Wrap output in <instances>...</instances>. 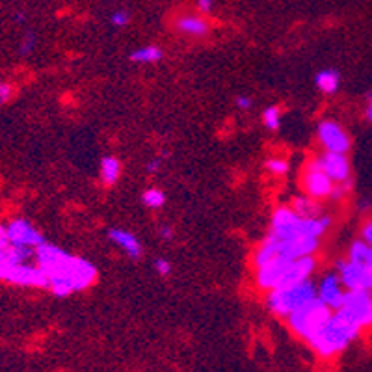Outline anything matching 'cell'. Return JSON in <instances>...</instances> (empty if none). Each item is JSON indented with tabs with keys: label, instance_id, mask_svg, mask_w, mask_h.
Returning a JSON list of instances; mask_svg holds the SVG:
<instances>
[{
	"label": "cell",
	"instance_id": "1",
	"mask_svg": "<svg viewBox=\"0 0 372 372\" xmlns=\"http://www.w3.org/2000/svg\"><path fill=\"white\" fill-rule=\"evenodd\" d=\"M36 265L47 276V288L54 296L67 298L82 293L97 281V268L84 257L73 255L60 246L43 242L34 251Z\"/></svg>",
	"mask_w": 372,
	"mask_h": 372
},
{
	"label": "cell",
	"instance_id": "2",
	"mask_svg": "<svg viewBox=\"0 0 372 372\" xmlns=\"http://www.w3.org/2000/svg\"><path fill=\"white\" fill-rule=\"evenodd\" d=\"M333 225L330 214H322L317 218H302L293 211V207H277L272 214L270 233L279 240L296 239V237H313L322 239Z\"/></svg>",
	"mask_w": 372,
	"mask_h": 372
},
{
	"label": "cell",
	"instance_id": "3",
	"mask_svg": "<svg viewBox=\"0 0 372 372\" xmlns=\"http://www.w3.org/2000/svg\"><path fill=\"white\" fill-rule=\"evenodd\" d=\"M359 331L361 328L354 324L345 313L333 311L328 322L309 340V345L319 356L333 357L346 350L352 345V340L357 339Z\"/></svg>",
	"mask_w": 372,
	"mask_h": 372
},
{
	"label": "cell",
	"instance_id": "4",
	"mask_svg": "<svg viewBox=\"0 0 372 372\" xmlns=\"http://www.w3.org/2000/svg\"><path fill=\"white\" fill-rule=\"evenodd\" d=\"M331 314H333V309L328 307L319 296L313 298V300H309L307 303H303L296 311L287 317L288 328L298 335V337H302L309 343V340L313 339L317 331L322 328V326L328 322Z\"/></svg>",
	"mask_w": 372,
	"mask_h": 372
},
{
	"label": "cell",
	"instance_id": "5",
	"mask_svg": "<svg viewBox=\"0 0 372 372\" xmlns=\"http://www.w3.org/2000/svg\"><path fill=\"white\" fill-rule=\"evenodd\" d=\"M313 298H317V283L313 279H305V281L291 285V287L270 291L266 296V307L270 309L276 317L287 319L293 311H296L300 305L307 303Z\"/></svg>",
	"mask_w": 372,
	"mask_h": 372
},
{
	"label": "cell",
	"instance_id": "6",
	"mask_svg": "<svg viewBox=\"0 0 372 372\" xmlns=\"http://www.w3.org/2000/svg\"><path fill=\"white\" fill-rule=\"evenodd\" d=\"M335 182L331 181L330 175L322 170L319 159L313 157L309 159L303 166V173H302V188L303 194L314 197V199H330L331 190H333Z\"/></svg>",
	"mask_w": 372,
	"mask_h": 372
},
{
	"label": "cell",
	"instance_id": "7",
	"mask_svg": "<svg viewBox=\"0 0 372 372\" xmlns=\"http://www.w3.org/2000/svg\"><path fill=\"white\" fill-rule=\"evenodd\" d=\"M345 313L348 319L361 330L372 326V302L371 293L367 291H346L343 298V305L337 309Z\"/></svg>",
	"mask_w": 372,
	"mask_h": 372
},
{
	"label": "cell",
	"instance_id": "8",
	"mask_svg": "<svg viewBox=\"0 0 372 372\" xmlns=\"http://www.w3.org/2000/svg\"><path fill=\"white\" fill-rule=\"evenodd\" d=\"M317 140L320 147L330 153H345L352 149L350 134L346 133V128L335 119H322L317 127Z\"/></svg>",
	"mask_w": 372,
	"mask_h": 372
},
{
	"label": "cell",
	"instance_id": "9",
	"mask_svg": "<svg viewBox=\"0 0 372 372\" xmlns=\"http://www.w3.org/2000/svg\"><path fill=\"white\" fill-rule=\"evenodd\" d=\"M337 274L346 291H372V270L365 263L345 259L337 263Z\"/></svg>",
	"mask_w": 372,
	"mask_h": 372
},
{
	"label": "cell",
	"instance_id": "10",
	"mask_svg": "<svg viewBox=\"0 0 372 372\" xmlns=\"http://www.w3.org/2000/svg\"><path fill=\"white\" fill-rule=\"evenodd\" d=\"M34 251H36L34 248L13 244L8 239L6 225H0V281L4 279L10 268L21 265V263H30V259H34Z\"/></svg>",
	"mask_w": 372,
	"mask_h": 372
},
{
	"label": "cell",
	"instance_id": "11",
	"mask_svg": "<svg viewBox=\"0 0 372 372\" xmlns=\"http://www.w3.org/2000/svg\"><path fill=\"white\" fill-rule=\"evenodd\" d=\"M294 259H288V257H276L274 260H270L268 265L260 266L255 270V283L260 291H274V288H279L283 283V277L287 274L288 266Z\"/></svg>",
	"mask_w": 372,
	"mask_h": 372
},
{
	"label": "cell",
	"instance_id": "12",
	"mask_svg": "<svg viewBox=\"0 0 372 372\" xmlns=\"http://www.w3.org/2000/svg\"><path fill=\"white\" fill-rule=\"evenodd\" d=\"M6 233H8V239L15 246H25V248L36 250L37 246H41L45 242L43 234L27 218H15L10 223H6Z\"/></svg>",
	"mask_w": 372,
	"mask_h": 372
},
{
	"label": "cell",
	"instance_id": "13",
	"mask_svg": "<svg viewBox=\"0 0 372 372\" xmlns=\"http://www.w3.org/2000/svg\"><path fill=\"white\" fill-rule=\"evenodd\" d=\"M317 159H319L322 170L330 175L333 182L352 181V166L348 154L322 151L320 154H317Z\"/></svg>",
	"mask_w": 372,
	"mask_h": 372
},
{
	"label": "cell",
	"instance_id": "14",
	"mask_svg": "<svg viewBox=\"0 0 372 372\" xmlns=\"http://www.w3.org/2000/svg\"><path fill=\"white\" fill-rule=\"evenodd\" d=\"M345 293L346 288L345 285H343V281H340V277L337 272L326 274V276L320 277V281L317 283V296H319L328 307L333 309V311L340 309Z\"/></svg>",
	"mask_w": 372,
	"mask_h": 372
},
{
	"label": "cell",
	"instance_id": "15",
	"mask_svg": "<svg viewBox=\"0 0 372 372\" xmlns=\"http://www.w3.org/2000/svg\"><path fill=\"white\" fill-rule=\"evenodd\" d=\"M319 248L320 239H313V237H296V239L279 240V244H277L279 255L288 257V259H300V257L314 255V253L319 251Z\"/></svg>",
	"mask_w": 372,
	"mask_h": 372
},
{
	"label": "cell",
	"instance_id": "16",
	"mask_svg": "<svg viewBox=\"0 0 372 372\" xmlns=\"http://www.w3.org/2000/svg\"><path fill=\"white\" fill-rule=\"evenodd\" d=\"M108 239H110L112 244L117 246L125 255L131 257L133 260H138L140 257L144 255V248L140 244L138 237L131 233V231H127V229L112 227L108 231Z\"/></svg>",
	"mask_w": 372,
	"mask_h": 372
},
{
	"label": "cell",
	"instance_id": "17",
	"mask_svg": "<svg viewBox=\"0 0 372 372\" xmlns=\"http://www.w3.org/2000/svg\"><path fill=\"white\" fill-rule=\"evenodd\" d=\"M173 28L185 37H205L208 34V21L196 13H182L175 17Z\"/></svg>",
	"mask_w": 372,
	"mask_h": 372
},
{
	"label": "cell",
	"instance_id": "18",
	"mask_svg": "<svg viewBox=\"0 0 372 372\" xmlns=\"http://www.w3.org/2000/svg\"><path fill=\"white\" fill-rule=\"evenodd\" d=\"M277 244H279L277 237H274L272 233L266 234L265 239H263V242L257 246V250L253 251V259H251V263H253V268H255V270L257 268H260V266L268 265V263L276 259V257H279Z\"/></svg>",
	"mask_w": 372,
	"mask_h": 372
},
{
	"label": "cell",
	"instance_id": "19",
	"mask_svg": "<svg viewBox=\"0 0 372 372\" xmlns=\"http://www.w3.org/2000/svg\"><path fill=\"white\" fill-rule=\"evenodd\" d=\"M291 207H293L294 213L302 218H317V216H322L324 214V208H322V203L314 197L307 196V194H302V196H296L291 201Z\"/></svg>",
	"mask_w": 372,
	"mask_h": 372
},
{
	"label": "cell",
	"instance_id": "20",
	"mask_svg": "<svg viewBox=\"0 0 372 372\" xmlns=\"http://www.w3.org/2000/svg\"><path fill=\"white\" fill-rule=\"evenodd\" d=\"M314 84L326 95H333L340 88V74L335 69H322L314 77Z\"/></svg>",
	"mask_w": 372,
	"mask_h": 372
},
{
	"label": "cell",
	"instance_id": "21",
	"mask_svg": "<svg viewBox=\"0 0 372 372\" xmlns=\"http://www.w3.org/2000/svg\"><path fill=\"white\" fill-rule=\"evenodd\" d=\"M121 177V162L116 157H105L101 160V181L107 186H114Z\"/></svg>",
	"mask_w": 372,
	"mask_h": 372
},
{
	"label": "cell",
	"instance_id": "22",
	"mask_svg": "<svg viewBox=\"0 0 372 372\" xmlns=\"http://www.w3.org/2000/svg\"><path fill=\"white\" fill-rule=\"evenodd\" d=\"M164 56L162 48L157 45H145V47H138L136 51L131 53V62L134 64H157Z\"/></svg>",
	"mask_w": 372,
	"mask_h": 372
},
{
	"label": "cell",
	"instance_id": "23",
	"mask_svg": "<svg viewBox=\"0 0 372 372\" xmlns=\"http://www.w3.org/2000/svg\"><path fill=\"white\" fill-rule=\"evenodd\" d=\"M142 201L147 208H153V211H159L166 205V194L159 188H149L142 194Z\"/></svg>",
	"mask_w": 372,
	"mask_h": 372
},
{
	"label": "cell",
	"instance_id": "24",
	"mask_svg": "<svg viewBox=\"0 0 372 372\" xmlns=\"http://www.w3.org/2000/svg\"><path fill=\"white\" fill-rule=\"evenodd\" d=\"M368 250H371V244H367L365 240H354L348 248V259L356 260V263H365L368 255Z\"/></svg>",
	"mask_w": 372,
	"mask_h": 372
},
{
	"label": "cell",
	"instance_id": "25",
	"mask_svg": "<svg viewBox=\"0 0 372 372\" xmlns=\"http://www.w3.org/2000/svg\"><path fill=\"white\" fill-rule=\"evenodd\" d=\"M263 123L268 131H279L281 127V110L279 107H268L263 112Z\"/></svg>",
	"mask_w": 372,
	"mask_h": 372
},
{
	"label": "cell",
	"instance_id": "26",
	"mask_svg": "<svg viewBox=\"0 0 372 372\" xmlns=\"http://www.w3.org/2000/svg\"><path fill=\"white\" fill-rule=\"evenodd\" d=\"M265 168L268 173H272V175L281 177L288 171V160L281 159V157H274V159L266 160Z\"/></svg>",
	"mask_w": 372,
	"mask_h": 372
},
{
	"label": "cell",
	"instance_id": "27",
	"mask_svg": "<svg viewBox=\"0 0 372 372\" xmlns=\"http://www.w3.org/2000/svg\"><path fill=\"white\" fill-rule=\"evenodd\" d=\"M37 47V37L34 32H27L25 37H22L21 45H19V54L21 56H30V54L36 51Z\"/></svg>",
	"mask_w": 372,
	"mask_h": 372
},
{
	"label": "cell",
	"instance_id": "28",
	"mask_svg": "<svg viewBox=\"0 0 372 372\" xmlns=\"http://www.w3.org/2000/svg\"><path fill=\"white\" fill-rule=\"evenodd\" d=\"M350 188H352V181L335 182L333 190H331L330 199H331V201H340V199H345V197L348 196V192H350Z\"/></svg>",
	"mask_w": 372,
	"mask_h": 372
},
{
	"label": "cell",
	"instance_id": "29",
	"mask_svg": "<svg viewBox=\"0 0 372 372\" xmlns=\"http://www.w3.org/2000/svg\"><path fill=\"white\" fill-rule=\"evenodd\" d=\"M110 22L116 28H123L127 27L128 22H131V13L127 10H116L110 15Z\"/></svg>",
	"mask_w": 372,
	"mask_h": 372
},
{
	"label": "cell",
	"instance_id": "30",
	"mask_svg": "<svg viewBox=\"0 0 372 372\" xmlns=\"http://www.w3.org/2000/svg\"><path fill=\"white\" fill-rule=\"evenodd\" d=\"M153 268H154V272H157V274H159V276H162V277L170 276L171 274V263L168 259H164V257L154 259Z\"/></svg>",
	"mask_w": 372,
	"mask_h": 372
},
{
	"label": "cell",
	"instance_id": "31",
	"mask_svg": "<svg viewBox=\"0 0 372 372\" xmlns=\"http://www.w3.org/2000/svg\"><path fill=\"white\" fill-rule=\"evenodd\" d=\"M13 95V88L10 84H6V82H0V107L8 102Z\"/></svg>",
	"mask_w": 372,
	"mask_h": 372
},
{
	"label": "cell",
	"instance_id": "32",
	"mask_svg": "<svg viewBox=\"0 0 372 372\" xmlns=\"http://www.w3.org/2000/svg\"><path fill=\"white\" fill-rule=\"evenodd\" d=\"M361 239L367 242V244L372 246V218L367 220V222L363 223L361 227Z\"/></svg>",
	"mask_w": 372,
	"mask_h": 372
},
{
	"label": "cell",
	"instance_id": "33",
	"mask_svg": "<svg viewBox=\"0 0 372 372\" xmlns=\"http://www.w3.org/2000/svg\"><path fill=\"white\" fill-rule=\"evenodd\" d=\"M234 105H237V108H239V110H250L251 105H253V101H251V97L240 95V97H237V102H234Z\"/></svg>",
	"mask_w": 372,
	"mask_h": 372
},
{
	"label": "cell",
	"instance_id": "34",
	"mask_svg": "<svg viewBox=\"0 0 372 372\" xmlns=\"http://www.w3.org/2000/svg\"><path fill=\"white\" fill-rule=\"evenodd\" d=\"M160 168H162V160H160L159 157H154V159H151L147 164H145V171H147V173H157Z\"/></svg>",
	"mask_w": 372,
	"mask_h": 372
},
{
	"label": "cell",
	"instance_id": "35",
	"mask_svg": "<svg viewBox=\"0 0 372 372\" xmlns=\"http://www.w3.org/2000/svg\"><path fill=\"white\" fill-rule=\"evenodd\" d=\"M196 6L201 13H211L214 8V0H196Z\"/></svg>",
	"mask_w": 372,
	"mask_h": 372
},
{
	"label": "cell",
	"instance_id": "36",
	"mask_svg": "<svg viewBox=\"0 0 372 372\" xmlns=\"http://www.w3.org/2000/svg\"><path fill=\"white\" fill-rule=\"evenodd\" d=\"M159 234L162 240H173L175 233H173V227L171 225H160L159 227Z\"/></svg>",
	"mask_w": 372,
	"mask_h": 372
},
{
	"label": "cell",
	"instance_id": "37",
	"mask_svg": "<svg viewBox=\"0 0 372 372\" xmlns=\"http://www.w3.org/2000/svg\"><path fill=\"white\" fill-rule=\"evenodd\" d=\"M365 265H367L372 270V246H371V250H368V255H367V260H365Z\"/></svg>",
	"mask_w": 372,
	"mask_h": 372
},
{
	"label": "cell",
	"instance_id": "38",
	"mask_svg": "<svg viewBox=\"0 0 372 372\" xmlns=\"http://www.w3.org/2000/svg\"><path fill=\"white\" fill-rule=\"evenodd\" d=\"M367 117H368V121H372V97H371V101H368V107H367Z\"/></svg>",
	"mask_w": 372,
	"mask_h": 372
},
{
	"label": "cell",
	"instance_id": "39",
	"mask_svg": "<svg viewBox=\"0 0 372 372\" xmlns=\"http://www.w3.org/2000/svg\"><path fill=\"white\" fill-rule=\"evenodd\" d=\"M371 302H372V291H371Z\"/></svg>",
	"mask_w": 372,
	"mask_h": 372
}]
</instances>
